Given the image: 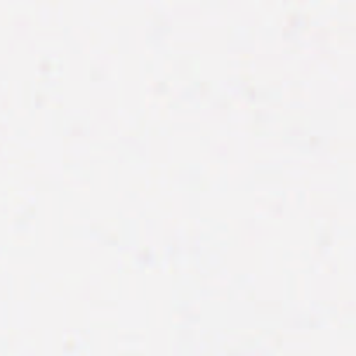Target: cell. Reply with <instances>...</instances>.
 Returning a JSON list of instances; mask_svg holds the SVG:
<instances>
[]
</instances>
